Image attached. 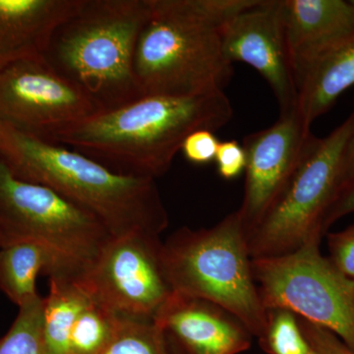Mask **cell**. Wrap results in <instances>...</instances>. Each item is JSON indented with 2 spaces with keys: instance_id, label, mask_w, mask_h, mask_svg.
<instances>
[{
  "instance_id": "1",
  "label": "cell",
  "mask_w": 354,
  "mask_h": 354,
  "mask_svg": "<svg viewBox=\"0 0 354 354\" xmlns=\"http://www.w3.org/2000/svg\"><path fill=\"white\" fill-rule=\"evenodd\" d=\"M232 115L225 92L195 97L147 95L59 128L43 139L83 153L118 174L156 180L171 169L191 133H215Z\"/></svg>"
},
{
  "instance_id": "2",
  "label": "cell",
  "mask_w": 354,
  "mask_h": 354,
  "mask_svg": "<svg viewBox=\"0 0 354 354\" xmlns=\"http://www.w3.org/2000/svg\"><path fill=\"white\" fill-rule=\"evenodd\" d=\"M256 0H150L133 73L142 97L223 93L234 76L223 27Z\"/></svg>"
},
{
  "instance_id": "3",
  "label": "cell",
  "mask_w": 354,
  "mask_h": 354,
  "mask_svg": "<svg viewBox=\"0 0 354 354\" xmlns=\"http://www.w3.org/2000/svg\"><path fill=\"white\" fill-rule=\"evenodd\" d=\"M0 158L14 176L41 184L97 216L113 236L169 225L155 179L127 176L66 147L0 125Z\"/></svg>"
},
{
  "instance_id": "4",
  "label": "cell",
  "mask_w": 354,
  "mask_h": 354,
  "mask_svg": "<svg viewBox=\"0 0 354 354\" xmlns=\"http://www.w3.org/2000/svg\"><path fill=\"white\" fill-rule=\"evenodd\" d=\"M150 10V0H81L53 31L44 60L99 111L136 101L133 57Z\"/></svg>"
},
{
  "instance_id": "5",
  "label": "cell",
  "mask_w": 354,
  "mask_h": 354,
  "mask_svg": "<svg viewBox=\"0 0 354 354\" xmlns=\"http://www.w3.org/2000/svg\"><path fill=\"white\" fill-rule=\"evenodd\" d=\"M162 263L172 290L213 302L239 318L253 337L264 335L267 309L239 209L212 227L177 230L162 242Z\"/></svg>"
},
{
  "instance_id": "6",
  "label": "cell",
  "mask_w": 354,
  "mask_h": 354,
  "mask_svg": "<svg viewBox=\"0 0 354 354\" xmlns=\"http://www.w3.org/2000/svg\"><path fill=\"white\" fill-rule=\"evenodd\" d=\"M111 236L87 209L50 187L14 176L0 158L1 247L35 242L50 256L53 270L50 277L78 279Z\"/></svg>"
},
{
  "instance_id": "7",
  "label": "cell",
  "mask_w": 354,
  "mask_h": 354,
  "mask_svg": "<svg viewBox=\"0 0 354 354\" xmlns=\"http://www.w3.org/2000/svg\"><path fill=\"white\" fill-rule=\"evenodd\" d=\"M353 131L354 113L328 136L312 135L285 191L247 236L252 259L285 255L323 239L326 215L341 193Z\"/></svg>"
},
{
  "instance_id": "8",
  "label": "cell",
  "mask_w": 354,
  "mask_h": 354,
  "mask_svg": "<svg viewBox=\"0 0 354 354\" xmlns=\"http://www.w3.org/2000/svg\"><path fill=\"white\" fill-rule=\"evenodd\" d=\"M322 239L293 252L252 259V272L266 309L290 310L334 333L354 351V281L322 255Z\"/></svg>"
},
{
  "instance_id": "9",
  "label": "cell",
  "mask_w": 354,
  "mask_h": 354,
  "mask_svg": "<svg viewBox=\"0 0 354 354\" xmlns=\"http://www.w3.org/2000/svg\"><path fill=\"white\" fill-rule=\"evenodd\" d=\"M95 304L127 318L153 319L174 290L165 274L160 236H111L76 279Z\"/></svg>"
},
{
  "instance_id": "10",
  "label": "cell",
  "mask_w": 354,
  "mask_h": 354,
  "mask_svg": "<svg viewBox=\"0 0 354 354\" xmlns=\"http://www.w3.org/2000/svg\"><path fill=\"white\" fill-rule=\"evenodd\" d=\"M97 113L90 97L44 57L0 71V125L43 139Z\"/></svg>"
},
{
  "instance_id": "11",
  "label": "cell",
  "mask_w": 354,
  "mask_h": 354,
  "mask_svg": "<svg viewBox=\"0 0 354 354\" xmlns=\"http://www.w3.org/2000/svg\"><path fill=\"white\" fill-rule=\"evenodd\" d=\"M310 127L297 108L279 114L272 127L243 139L245 185L239 212L247 236L290 183L311 138Z\"/></svg>"
},
{
  "instance_id": "12",
  "label": "cell",
  "mask_w": 354,
  "mask_h": 354,
  "mask_svg": "<svg viewBox=\"0 0 354 354\" xmlns=\"http://www.w3.org/2000/svg\"><path fill=\"white\" fill-rule=\"evenodd\" d=\"M223 46L232 64L243 62L264 77L281 113L297 108V87L286 41L283 0H256L223 25Z\"/></svg>"
},
{
  "instance_id": "13",
  "label": "cell",
  "mask_w": 354,
  "mask_h": 354,
  "mask_svg": "<svg viewBox=\"0 0 354 354\" xmlns=\"http://www.w3.org/2000/svg\"><path fill=\"white\" fill-rule=\"evenodd\" d=\"M174 354H241L253 335L213 302L174 291L153 318Z\"/></svg>"
},
{
  "instance_id": "14",
  "label": "cell",
  "mask_w": 354,
  "mask_h": 354,
  "mask_svg": "<svg viewBox=\"0 0 354 354\" xmlns=\"http://www.w3.org/2000/svg\"><path fill=\"white\" fill-rule=\"evenodd\" d=\"M81 0H0V71L44 57L51 35Z\"/></svg>"
},
{
  "instance_id": "15",
  "label": "cell",
  "mask_w": 354,
  "mask_h": 354,
  "mask_svg": "<svg viewBox=\"0 0 354 354\" xmlns=\"http://www.w3.org/2000/svg\"><path fill=\"white\" fill-rule=\"evenodd\" d=\"M283 13L293 72L354 30V0H283Z\"/></svg>"
},
{
  "instance_id": "16",
  "label": "cell",
  "mask_w": 354,
  "mask_h": 354,
  "mask_svg": "<svg viewBox=\"0 0 354 354\" xmlns=\"http://www.w3.org/2000/svg\"><path fill=\"white\" fill-rule=\"evenodd\" d=\"M295 76L298 111L311 125L354 86V30L298 67Z\"/></svg>"
},
{
  "instance_id": "17",
  "label": "cell",
  "mask_w": 354,
  "mask_h": 354,
  "mask_svg": "<svg viewBox=\"0 0 354 354\" xmlns=\"http://www.w3.org/2000/svg\"><path fill=\"white\" fill-rule=\"evenodd\" d=\"M92 302L76 279L50 277V292L44 298V335L48 354H70L72 330Z\"/></svg>"
},
{
  "instance_id": "18",
  "label": "cell",
  "mask_w": 354,
  "mask_h": 354,
  "mask_svg": "<svg viewBox=\"0 0 354 354\" xmlns=\"http://www.w3.org/2000/svg\"><path fill=\"white\" fill-rule=\"evenodd\" d=\"M50 256L39 244L18 241L0 248V290L18 307L39 297L37 279L50 276Z\"/></svg>"
},
{
  "instance_id": "19",
  "label": "cell",
  "mask_w": 354,
  "mask_h": 354,
  "mask_svg": "<svg viewBox=\"0 0 354 354\" xmlns=\"http://www.w3.org/2000/svg\"><path fill=\"white\" fill-rule=\"evenodd\" d=\"M97 354H174L153 319L120 317L109 344Z\"/></svg>"
},
{
  "instance_id": "20",
  "label": "cell",
  "mask_w": 354,
  "mask_h": 354,
  "mask_svg": "<svg viewBox=\"0 0 354 354\" xmlns=\"http://www.w3.org/2000/svg\"><path fill=\"white\" fill-rule=\"evenodd\" d=\"M0 354H48L44 335V298L19 307L10 329L0 339Z\"/></svg>"
},
{
  "instance_id": "21",
  "label": "cell",
  "mask_w": 354,
  "mask_h": 354,
  "mask_svg": "<svg viewBox=\"0 0 354 354\" xmlns=\"http://www.w3.org/2000/svg\"><path fill=\"white\" fill-rule=\"evenodd\" d=\"M120 319V316L93 300L77 319L72 330L70 354H97L101 351L113 337Z\"/></svg>"
},
{
  "instance_id": "22",
  "label": "cell",
  "mask_w": 354,
  "mask_h": 354,
  "mask_svg": "<svg viewBox=\"0 0 354 354\" xmlns=\"http://www.w3.org/2000/svg\"><path fill=\"white\" fill-rule=\"evenodd\" d=\"M259 344L268 354H309L311 351L298 317L286 309H267V326Z\"/></svg>"
},
{
  "instance_id": "23",
  "label": "cell",
  "mask_w": 354,
  "mask_h": 354,
  "mask_svg": "<svg viewBox=\"0 0 354 354\" xmlns=\"http://www.w3.org/2000/svg\"><path fill=\"white\" fill-rule=\"evenodd\" d=\"M329 260L346 278L354 281V221L344 230L328 232Z\"/></svg>"
},
{
  "instance_id": "24",
  "label": "cell",
  "mask_w": 354,
  "mask_h": 354,
  "mask_svg": "<svg viewBox=\"0 0 354 354\" xmlns=\"http://www.w3.org/2000/svg\"><path fill=\"white\" fill-rule=\"evenodd\" d=\"M298 322L310 348L316 354H354L353 349L330 330L299 317Z\"/></svg>"
},
{
  "instance_id": "25",
  "label": "cell",
  "mask_w": 354,
  "mask_h": 354,
  "mask_svg": "<svg viewBox=\"0 0 354 354\" xmlns=\"http://www.w3.org/2000/svg\"><path fill=\"white\" fill-rule=\"evenodd\" d=\"M221 142L214 132L199 130L191 133L183 142L181 152L188 162L194 165H208L215 162Z\"/></svg>"
},
{
  "instance_id": "26",
  "label": "cell",
  "mask_w": 354,
  "mask_h": 354,
  "mask_svg": "<svg viewBox=\"0 0 354 354\" xmlns=\"http://www.w3.org/2000/svg\"><path fill=\"white\" fill-rule=\"evenodd\" d=\"M215 162L218 176L225 180H232L245 171L246 155L243 147L237 141L221 142Z\"/></svg>"
},
{
  "instance_id": "27",
  "label": "cell",
  "mask_w": 354,
  "mask_h": 354,
  "mask_svg": "<svg viewBox=\"0 0 354 354\" xmlns=\"http://www.w3.org/2000/svg\"><path fill=\"white\" fill-rule=\"evenodd\" d=\"M354 213V181L349 184L339 197L337 198L334 204L332 205L325 221H324L323 230L324 234H328V230L335 223V221L342 220L346 216L351 215Z\"/></svg>"
},
{
  "instance_id": "28",
  "label": "cell",
  "mask_w": 354,
  "mask_h": 354,
  "mask_svg": "<svg viewBox=\"0 0 354 354\" xmlns=\"http://www.w3.org/2000/svg\"><path fill=\"white\" fill-rule=\"evenodd\" d=\"M353 181H354V131L351 141H349L348 148H346V157H344L341 193Z\"/></svg>"
},
{
  "instance_id": "29",
  "label": "cell",
  "mask_w": 354,
  "mask_h": 354,
  "mask_svg": "<svg viewBox=\"0 0 354 354\" xmlns=\"http://www.w3.org/2000/svg\"><path fill=\"white\" fill-rule=\"evenodd\" d=\"M309 354H316V353H314V351H312V349H311V351H310Z\"/></svg>"
},
{
  "instance_id": "30",
  "label": "cell",
  "mask_w": 354,
  "mask_h": 354,
  "mask_svg": "<svg viewBox=\"0 0 354 354\" xmlns=\"http://www.w3.org/2000/svg\"><path fill=\"white\" fill-rule=\"evenodd\" d=\"M0 247H1V241H0Z\"/></svg>"
}]
</instances>
